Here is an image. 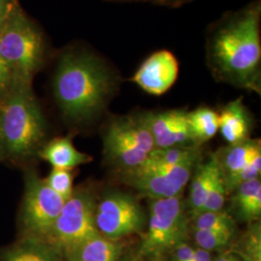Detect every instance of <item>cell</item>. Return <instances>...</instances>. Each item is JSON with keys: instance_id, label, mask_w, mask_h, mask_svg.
I'll use <instances>...</instances> for the list:
<instances>
[{"instance_id": "obj_12", "label": "cell", "mask_w": 261, "mask_h": 261, "mask_svg": "<svg viewBox=\"0 0 261 261\" xmlns=\"http://www.w3.org/2000/svg\"><path fill=\"white\" fill-rule=\"evenodd\" d=\"M179 64L174 55L159 50L140 66L132 81L146 93L160 96L171 88L177 80Z\"/></svg>"}, {"instance_id": "obj_29", "label": "cell", "mask_w": 261, "mask_h": 261, "mask_svg": "<svg viewBox=\"0 0 261 261\" xmlns=\"http://www.w3.org/2000/svg\"><path fill=\"white\" fill-rule=\"evenodd\" d=\"M173 261H194L195 248L186 243H179L174 247Z\"/></svg>"}, {"instance_id": "obj_26", "label": "cell", "mask_w": 261, "mask_h": 261, "mask_svg": "<svg viewBox=\"0 0 261 261\" xmlns=\"http://www.w3.org/2000/svg\"><path fill=\"white\" fill-rule=\"evenodd\" d=\"M240 254L246 261H261V234L259 224H254V226L246 234L241 245Z\"/></svg>"}, {"instance_id": "obj_7", "label": "cell", "mask_w": 261, "mask_h": 261, "mask_svg": "<svg viewBox=\"0 0 261 261\" xmlns=\"http://www.w3.org/2000/svg\"><path fill=\"white\" fill-rule=\"evenodd\" d=\"M65 201L47 186L45 179L40 177L35 170H28L19 215L21 236L45 241Z\"/></svg>"}, {"instance_id": "obj_25", "label": "cell", "mask_w": 261, "mask_h": 261, "mask_svg": "<svg viewBox=\"0 0 261 261\" xmlns=\"http://www.w3.org/2000/svg\"><path fill=\"white\" fill-rule=\"evenodd\" d=\"M45 181L47 186L65 200L69 199L75 191L72 170L53 168Z\"/></svg>"}, {"instance_id": "obj_4", "label": "cell", "mask_w": 261, "mask_h": 261, "mask_svg": "<svg viewBox=\"0 0 261 261\" xmlns=\"http://www.w3.org/2000/svg\"><path fill=\"white\" fill-rule=\"evenodd\" d=\"M44 55L41 32L15 1L0 20V56L9 66L13 77L32 82Z\"/></svg>"}, {"instance_id": "obj_1", "label": "cell", "mask_w": 261, "mask_h": 261, "mask_svg": "<svg viewBox=\"0 0 261 261\" xmlns=\"http://www.w3.org/2000/svg\"><path fill=\"white\" fill-rule=\"evenodd\" d=\"M261 8L259 1L222 20L207 41V60L215 76L259 91Z\"/></svg>"}, {"instance_id": "obj_32", "label": "cell", "mask_w": 261, "mask_h": 261, "mask_svg": "<svg viewBox=\"0 0 261 261\" xmlns=\"http://www.w3.org/2000/svg\"><path fill=\"white\" fill-rule=\"evenodd\" d=\"M213 261H240L237 257H235L233 255L230 254H223L218 256L216 259Z\"/></svg>"}, {"instance_id": "obj_34", "label": "cell", "mask_w": 261, "mask_h": 261, "mask_svg": "<svg viewBox=\"0 0 261 261\" xmlns=\"http://www.w3.org/2000/svg\"><path fill=\"white\" fill-rule=\"evenodd\" d=\"M0 161H2V157H1V149H0Z\"/></svg>"}, {"instance_id": "obj_30", "label": "cell", "mask_w": 261, "mask_h": 261, "mask_svg": "<svg viewBox=\"0 0 261 261\" xmlns=\"http://www.w3.org/2000/svg\"><path fill=\"white\" fill-rule=\"evenodd\" d=\"M194 261H213L211 252L203 249H195Z\"/></svg>"}, {"instance_id": "obj_5", "label": "cell", "mask_w": 261, "mask_h": 261, "mask_svg": "<svg viewBox=\"0 0 261 261\" xmlns=\"http://www.w3.org/2000/svg\"><path fill=\"white\" fill-rule=\"evenodd\" d=\"M155 149L142 115L122 116L110 123L103 136V153L125 173L140 167Z\"/></svg>"}, {"instance_id": "obj_8", "label": "cell", "mask_w": 261, "mask_h": 261, "mask_svg": "<svg viewBox=\"0 0 261 261\" xmlns=\"http://www.w3.org/2000/svg\"><path fill=\"white\" fill-rule=\"evenodd\" d=\"M187 233L185 205L180 196L152 199L149 224L139 254H163L183 242Z\"/></svg>"}, {"instance_id": "obj_10", "label": "cell", "mask_w": 261, "mask_h": 261, "mask_svg": "<svg viewBox=\"0 0 261 261\" xmlns=\"http://www.w3.org/2000/svg\"><path fill=\"white\" fill-rule=\"evenodd\" d=\"M196 161L175 168L134 169L126 172L125 181L151 199L180 196L192 178Z\"/></svg>"}, {"instance_id": "obj_23", "label": "cell", "mask_w": 261, "mask_h": 261, "mask_svg": "<svg viewBox=\"0 0 261 261\" xmlns=\"http://www.w3.org/2000/svg\"><path fill=\"white\" fill-rule=\"evenodd\" d=\"M227 189L224 183V175L222 173V170L220 168L219 162L218 166L215 169L211 186L209 189L208 195L206 197L205 203L203 206L202 212H208V211H219L222 210L225 202V196L227 194Z\"/></svg>"}, {"instance_id": "obj_9", "label": "cell", "mask_w": 261, "mask_h": 261, "mask_svg": "<svg viewBox=\"0 0 261 261\" xmlns=\"http://www.w3.org/2000/svg\"><path fill=\"white\" fill-rule=\"evenodd\" d=\"M145 224V215L139 201L125 193H111L97 202L95 225L105 237L118 241L140 232Z\"/></svg>"}, {"instance_id": "obj_6", "label": "cell", "mask_w": 261, "mask_h": 261, "mask_svg": "<svg viewBox=\"0 0 261 261\" xmlns=\"http://www.w3.org/2000/svg\"><path fill=\"white\" fill-rule=\"evenodd\" d=\"M97 200L87 189L75 190L67 199L53 225L46 242L63 253L99 233L95 225Z\"/></svg>"}, {"instance_id": "obj_28", "label": "cell", "mask_w": 261, "mask_h": 261, "mask_svg": "<svg viewBox=\"0 0 261 261\" xmlns=\"http://www.w3.org/2000/svg\"><path fill=\"white\" fill-rule=\"evenodd\" d=\"M12 82L13 74L10 70L9 66L6 64V62L0 56V98L3 97L9 90Z\"/></svg>"}, {"instance_id": "obj_3", "label": "cell", "mask_w": 261, "mask_h": 261, "mask_svg": "<svg viewBox=\"0 0 261 261\" xmlns=\"http://www.w3.org/2000/svg\"><path fill=\"white\" fill-rule=\"evenodd\" d=\"M47 125L32 90V82L13 77L0 98V149L2 160L19 164L38 155L44 146Z\"/></svg>"}, {"instance_id": "obj_16", "label": "cell", "mask_w": 261, "mask_h": 261, "mask_svg": "<svg viewBox=\"0 0 261 261\" xmlns=\"http://www.w3.org/2000/svg\"><path fill=\"white\" fill-rule=\"evenodd\" d=\"M0 261H64L62 254L48 243L28 236L0 252Z\"/></svg>"}, {"instance_id": "obj_21", "label": "cell", "mask_w": 261, "mask_h": 261, "mask_svg": "<svg viewBox=\"0 0 261 261\" xmlns=\"http://www.w3.org/2000/svg\"><path fill=\"white\" fill-rule=\"evenodd\" d=\"M188 122L195 143L212 139L219 130V113L206 107L188 112Z\"/></svg>"}, {"instance_id": "obj_17", "label": "cell", "mask_w": 261, "mask_h": 261, "mask_svg": "<svg viewBox=\"0 0 261 261\" xmlns=\"http://www.w3.org/2000/svg\"><path fill=\"white\" fill-rule=\"evenodd\" d=\"M261 156L259 140H247L230 145L221 156H217L224 178L230 177Z\"/></svg>"}, {"instance_id": "obj_14", "label": "cell", "mask_w": 261, "mask_h": 261, "mask_svg": "<svg viewBox=\"0 0 261 261\" xmlns=\"http://www.w3.org/2000/svg\"><path fill=\"white\" fill-rule=\"evenodd\" d=\"M219 130L230 145L249 140L251 118L243 103V98H238L224 106L219 113Z\"/></svg>"}, {"instance_id": "obj_27", "label": "cell", "mask_w": 261, "mask_h": 261, "mask_svg": "<svg viewBox=\"0 0 261 261\" xmlns=\"http://www.w3.org/2000/svg\"><path fill=\"white\" fill-rule=\"evenodd\" d=\"M261 173V156L254 159L250 165L230 177L224 178L228 193L233 192L240 184L259 178Z\"/></svg>"}, {"instance_id": "obj_33", "label": "cell", "mask_w": 261, "mask_h": 261, "mask_svg": "<svg viewBox=\"0 0 261 261\" xmlns=\"http://www.w3.org/2000/svg\"><path fill=\"white\" fill-rule=\"evenodd\" d=\"M146 261H164L162 254H153L148 256V260Z\"/></svg>"}, {"instance_id": "obj_31", "label": "cell", "mask_w": 261, "mask_h": 261, "mask_svg": "<svg viewBox=\"0 0 261 261\" xmlns=\"http://www.w3.org/2000/svg\"><path fill=\"white\" fill-rule=\"evenodd\" d=\"M14 3L15 0H0V20L7 15Z\"/></svg>"}, {"instance_id": "obj_20", "label": "cell", "mask_w": 261, "mask_h": 261, "mask_svg": "<svg viewBox=\"0 0 261 261\" xmlns=\"http://www.w3.org/2000/svg\"><path fill=\"white\" fill-rule=\"evenodd\" d=\"M199 156L196 144L172 147L165 149H155L151 152L147 160L139 167V169L175 168L188 162L196 161ZM136 168V169H138Z\"/></svg>"}, {"instance_id": "obj_19", "label": "cell", "mask_w": 261, "mask_h": 261, "mask_svg": "<svg viewBox=\"0 0 261 261\" xmlns=\"http://www.w3.org/2000/svg\"><path fill=\"white\" fill-rule=\"evenodd\" d=\"M217 166V156H212L206 163L196 168V173L192 178V183L190 186L189 208L193 218L200 214L203 209Z\"/></svg>"}, {"instance_id": "obj_24", "label": "cell", "mask_w": 261, "mask_h": 261, "mask_svg": "<svg viewBox=\"0 0 261 261\" xmlns=\"http://www.w3.org/2000/svg\"><path fill=\"white\" fill-rule=\"evenodd\" d=\"M193 233L198 248L209 252L222 250L227 247L233 236V232L206 229H194Z\"/></svg>"}, {"instance_id": "obj_11", "label": "cell", "mask_w": 261, "mask_h": 261, "mask_svg": "<svg viewBox=\"0 0 261 261\" xmlns=\"http://www.w3.org/2000/svg\"><path fill=\"white\" fill-rule=\"evenodd\" d=\"M153 138L155 148L165 149L196 144L188 122V112L179 110L141 114Z\"/></svg>"}, {"instance_id": "obj_2", "label": "cell", "mask_w": 261, "mask_h": 261, "mask_svg": "<svg viewBox=\"0 0 261 261\" xmlns=\"http://www.w3.org/2000/svg\"><path fill=\"white\" fill-rule=\"evenodd\" d=\"M116 77L103 60L89 53H64L56 67L54 94L64 116L71 121H88L111 100Z\"/></svg>"}, {"instance_id": "obj_13", "label": "cell", "mask_w": 261, "mask_h": 261, "mask_svg": "<svg viewBox=\"0 0 261 261\" xmlns=\"http://www.w3.org/2000/svg\"><path fill=\"white\" fill-rule=\"evenodd\" d=\"M121 243L98 233L63 253L65 261H119Z\"/></svg>"}, {"instance_id": "obj_18", "label": "cell", "mask_w": 261, "mask_h": 261, "mask_svg": "<svg viewBox=\"0 0 261 261\" xmlns=\"http://www.w3.org/2000/svg\"><path fill=\"white\" fill-rule=\"evenodd\" d=\"M233 192L232 204L237 218L248 223L257 221L261 214L260 179L242 183Z\"/></svg>"}, {"instance_id": "obj_22", "label": "cell", "mask_w": 261, "mask_h": 261, "mask_svg": "<svg viewBox=\"0 0 261 261\" xmlns=\"http://www.w3.org/2000/svg\"><path fill=\"white\" fill-rule=\"evenodd\" d=\"M194 229H206L233 232L235 222L232 216L222 210L202 212L194 218Z\"/></svg>"}, {"instance_id": "obj_15", "label": "cell", "mask_w": 261, "mask_h": 261, "mask_svg": "<svg viewBox=\"0 0 261 261\" xmlns=\"http://www.w3.org/2000/svg\"><path fill=\"white\" fill-rule=\"evenodd\" d=\"M38 156L47 161L53 168L68 170H72L92 161L90 155L75 148L70 137L56 138L45 143L39 151Z\"/></svg>"}]
</instances>
